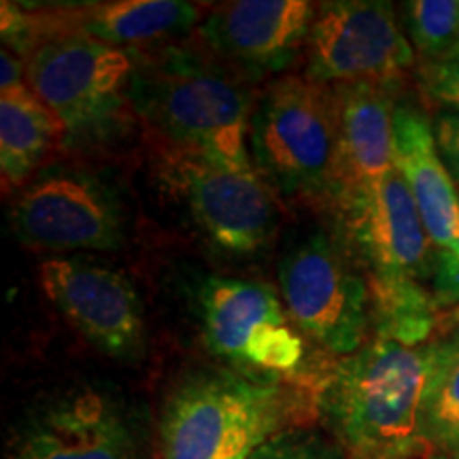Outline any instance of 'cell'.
<instances>
[{
  "label": "cell",
  "mask_w": 459,
  "mask_h": 459,
  "mask_svg": "<svg viewBox=\"0 0 459 459\" xmlns=\"http://www.w3.org/2000/svg\"><path fill=\"white\" fill-rule=\"evenodd\" d=\"M134 54L130 100L160 152L211 160L254 172L249 130L257 96L254 83L211 54L183 41Z\"/></svg>",
  "instance_id": "1"
},
{
  "label": "cell",
  "mask_w": 459,
  "mask_h": 459,
  "mask_svg": "<svg viewBox=\"0 0 459 459\" xmlns=\"http://www.w3.org/2000/svg\"><path fill=\"white\" fill-rule=\"evenodd\" d=\"M330 211L336 237L368 281L377 336L409 347L426 344L438 325V307L426 287L436 255L398 170L342 194Z\"/></svg>",
  "instance_id": "2"
},
{
  "label": "cell",
  "mask_w": 459,
  "mask_h": 459,
  "mask_svg": "<svg viewBox=\"0 0 459 459\" xmlns=\"http://www.w3.org/2000/svg\"><path fill=\"white\" fill-rule=\"evenodd\" d=\"M429 342L409 347L375 336L359 351L336 358L319 381L317 412L349 459H417Z\"/></svg>",
  "instance_id": "3"
},
{
  "label": "cell",
  "mask_w": 459,
  "mask_h": 459,
  "mask_svg": "<svg viewBox=\"0 0 459 459\" xmlns=\"http://www.w3.org/2000/svg\"><path fill=\"white\" fill-rule=\"evenodd\" d=\"M249 156L274 196L330 211L338 156L334 88L298 74L271 79L255 100Z\"/></svg>",
  "instance_id": "4"
},
{
  "label": "cell",
  "mask_w": 459,
  "mask_h": 459,
  "mask_svg": "<svg viewBox=\"0 0 459 459\" xmlns=\"http://www.w3.org/2000/svg\"><path fill=\"white\" fill-rule=\"evenodd\" d=\"M291 398L273 378L203 370L172 389L160 417L164 459H249L290 421Z\"/></svg>",
  "instance_id": "5"
},
{
  "label": "cell",
  "mask_w": 459,
  "mask_h": 459,
  "mask_svg": "<svg viewBox=\"0 0 459 459\" xmlns=\"http://www.w3.org/2000/svg\"><path fill=\"white\" fill-rule=\"evenodd\" d=\"M134 54L68 34L39 45L26 82L65 126V149L94 153L117 145L136 122L130 90Z\"/></svg>",
  "instance_id": "6"
},
{
  "label": "cell",
  "mask_w": 459,
  "mask_h": 459,
  "mask_svg": "<svg viewBox=\"0 0 459 459\" xmlns=\"http://www.w3.org/2000/svg\"><path fill=\"white\" fill-rule=\"evenodd\" d=\"M277 273L287 315L300 334L334 358L364 347L372 324L370 287L336 232H311L287 247Z\"/></svg>",
  "instance_id": "7"
},
{
  "label": "cell",
  "mask_w": 459,
  "mask_h": 459,
  "mask_svg": "<svg viewBox=\"0 0 459 459\" xmlns=\"http://www.w3.org/2000/svg\"><path fill=\"white\" fill-rule=\"evenodd\" d=\"M415 62L417 54L392 3L332 0L317 4L302 77L332 88L377 83L398 90Z\"/></svg>",
  "instance_id": "8"
},
{
  "label": "cell",
  "mask_w": 459,
  "mask_h": 459,
  "mask_svg": "<svg viewBox=\"0 0 459 459\" xmlns=\"http://www.w3.org/2000/svg\"><path fill=\"white\" fill-rule=\"evenodd\" d=\"M11 230L48 254L117 251L128 237V217L117 194L94 172L54 166L17 194Z\"/></svg>",
  "instance_id": "9"
},
{
  "label": "cell",
  "mask_w": 459,
  "mask_h": 459,
  "mask_svg": "<svg viewBox=\"0 0 459 459\" xmlns=\"http://www.w3.org/2000/svg\"><path fill=\"white\" fill-rule=\"evenodd\" d=\"M166 186L206 243L230 255H254L271 245L279 206L257 172H245L211 160L160 152Z\"/></svg>",
  "instance_id": "10"
},
{
  "label": "cell",
  "mask_w": 459,
  "mask_h": 459,
  "mask_svg": "<svg viewBox=\"0 0 459 459\" xmlns=\"http://www.w3.org/2000/svg\"><path fill=\"white\" fill-rule=\"evenodd\" d=\"M198 313L206 347L220 358L277 375L300 368L302 334L271 285L206 277L198 287Z\"/></svg>",
  "instance_id": "11"
},
{
  "label": "cell",
  "mask_w": 459,
  "mask_h": 459,
  "mask_svg": "<svg viewBox=\"0 0 459 459\" xmlns=\"http://www.w3.org/2000/svg\"><path fill=\"white\" fill-rule=\"evenodd\" d=\"M9 459H141L130 412L96 387H68L28 412Z\"/></svg>",
  "instance_id": "12"
},
{
  "label": "cell",
  "mask_w": 459,
  "mask_h": 459,
  "mask_svg": "<svg viewBox=\"0 0 459 459\" xmlns=\"http://www.w3.org/2000/svg\"><path fill=\"white\" fill-rule=\"evenodd\" d=\"M49 302L108 358L134 359L145 347L139 291L122 271L85 257H49L39 268Z\"/></svg>",
  "instance_id": "13"
},
{
  "label": "cell",
  "mask_w": 459,
  "mask_h": 459,
  "mask_svg": "<svg viewBox=\"0 0 459 459\" xmlns=\"http://www.w3.org/2000/svg\"><path fill=\"white\" fill-rule=\"evenodd\" d=\"M317 4L307 0H240L220 4L196 39L249 83L287 71L304 54Z\"/></svg>",
  "instance_id": "14"
},
{
  "label": "cell",
  "mask_w": 459,
  "mask_h": 459,
  "mask_svg": "<svg viewBox=\"0 0 459 459\" xmlns=\"http://www.w3.org/2000/svg\"><path fill=\"white\" fill-rule=\"evenodd\" d=\"M34 48L56 37L82 34L119 49H153L183 41L203 24L200 4L177 0L24 4Z\"/></svg>",
  "instance_id": "15"
},
{
  "label": "cell",
  "mask_w": 459,
  "mask_h": 459,
  "mask_svg": "<svg viewBox=\"0 0 459 459\" xmlns=\"http://www.w3.org/2000/svg\"><path fill=\"white\" fill-rule=\"evenodd\" d=\"M394 169L409 187L432 240L436 294L459 273V189L438 152L434 122L412 105H395Z\"/></svg>",
  "instance_id": "16"
},
{
  "label": "cell",
  "mask_w": 459,
  "mask_h": 459,
  "mask_svg": "<svg viewBox=\"0 0 459 459\" xmlns=\"http://www.w3.org/2000/svg\"><path fill=\"white\" fill-rule=\"evenodd\" d=\"M334 91L338 105L336 203L342 194L372 186L395 170V90L377 83H342L334 85Z\"/></svg>",
  "instance_id": "17"
},
{
  "label": "cell",
  "mask_w": 459,
  "mask_h": 459,
  "mask_svg": "<svg viewBox=\"0 0 459 459\" xmlns=\"http://www.w3.org/2000/svg\"><path fill=\"white\" fill-rule=\"evenodd\" d=\"M60 149H65V126L30 85L0 91V179L4 196L20 194Z\"/></svg>",
  "instance_id": "18"
},
{
  "label": "cell",
  "mask_w": 459,
  "mask_h": 459,
  "mask_svg": "<svg viewBox=\"0 0 459 459\" xmlns=\"http://www.w3.org/2000/svg\"><path fill=\"white\" fill-rule=\"evenodd\" d=\"M423 436L432 453L459 451V325L429 342Z\"/></svg>",
  "instance_id": "19"
},
{
  "label": "cell",
  "mask_w": 459,
  "mask_h": 459,
  "mask_svg": "<svg viewBox=\"0 0 459 459\" xmlns=\"http://www.w3.org/2000/svg\"><path fill=\"white\" fill-rule=\"evenodd\" d=\"M404 24L423 62H443L459 45V0H411Z\"/></svg>",
  "instance_id": "20"
},
{
  "label": "cell",
  "mask_w": 459,
  "mask_h": 459,
  "mask_svg": "<svg viewBox=\"0 0 459 459\" xmlns=\"http://www.w3.org/2000/svg\"><path fill=\"white\" fill-rule=\"evenodd\" d=\"M249 459H341V455L317 434L307 429H287L260 446Z\"/></svg>",
  "instance_id": "21"
},
{
  "label": "cell",
  "mask_w": 459,
  "mask_h": 459,
  "mask_svg": "<svg viewBox=\"0 0 459 459\" xmlns=\"http://www.w3.org/2000/svg\"><path fill=\"white\" fill-rule=\"evenodd\" d=\"M419 85L432 105L445 113L459 115V60L421 62L417 68Z\"/></svg>",
  "instance_id": "22"
},
{
  "label": "cell",
  "mask_w": 459,
  "mask_h": 459,
  "mask_svg": "<svg viewBox=\"0 0 459 459\" xmlns=\"http://www.w3.org/2000/svg\"><path fill=\"white\" fill-rule=\"evenodd\" d=\"M434 134L440 156L459 187V115L440 111L434 119Z\"/></svg>",
  "instance_id": "23"
},
{
  "label": "cell",
  "mask_w": 459,
  "mask_h": 459,
  "mask_svg": "<svg viewBox=\"0 0 459 459\" xmlns=\"http://www.w3.org/2000/svg\"><path fill=\"white\" fill-rule=\"evenodd\" d=\"M0 66H3V79H0V91H11L26 88V62L17 57L13 51L4 49L0 54Z\"/></svg>",
  "instance_id": "24"
},
{
  "label": "cell",
  "mask_w": 459,
  "mask_h": 459,
  "mask_svg": "<svg viewBox=\"0 0 459 459\" xmlns=\"http://www.w3.org/2000/svg\"><path fill=\"white\" fill-rule=\"evenodd\" d=\"M434 300H436V307H438V311L440 308H446V311H449V308L459 307V273L455 279L449 281V283L443 287V290L436 291Z\"/></svg>",
  "instance_id": "25"
},
{
  "label": "cell",
  "mask_w": 459,
  "mask_h": 459,
  "mask_svg": "<svg viewBox=\"0 0 459 459\" xmlns=\"http://www.w3.org/2000/svg\"><path fill=\"white\" fill-rule=\"evenodd\" d=\"M440 324H443V328H453V325H459V307L455 308H449L445 315H440Z\"/></svg>",
  "instance_id": "26"
},
{
  "label": "cell",
  "mask_w": 459,
  "mask_h": 459,
  "mask_svg": "<svg viewBox=\"0 0 459 459\" xmlns=\"http://www.w3.org/2000/svg\"><path fill=\"white\" fill-rule=\"evenodd\" d=\"M429 459H459V451H449V453H429Z\"/></svg>",
  "instance_id": "27"
},
{
  "label": "cell",
  "mask_w": 459,
  "mask_h": 459,
  "mask_svg": "<svg viewBox=\"0 0 459 459\" xmlns=\"http://www.w3.org/2000/svg\"><path fill=\"white\" fill-rule=\"evenodd\" d=\"M446 60H459V45H457L455 49H453V54H451L449 57H446Z\"/></svg>",
  "instance_id": "28"
}]
</instances>
